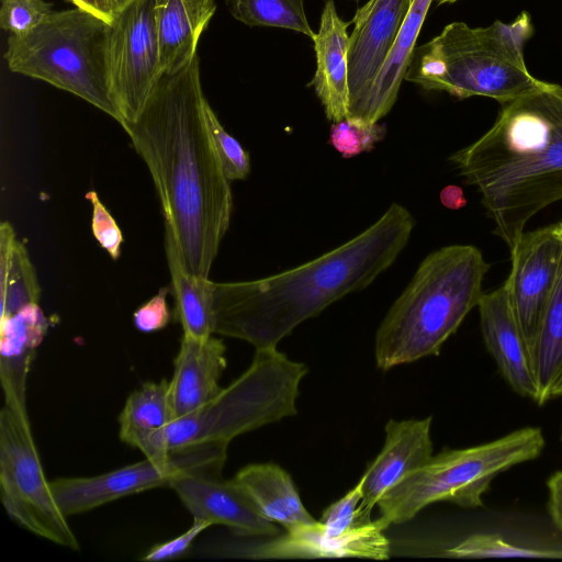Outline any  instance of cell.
<instances>
[{"label":"cell","mask_w":562,"mask_h":562,"mask_svg":"<svg viewBox=\"0 0 562 562\" xmlns=\"http://www.w3.org/2000/svg\"><path fill=\"white\" fill-rule=\"evenodd\" d=\"M225 345L212 336L198 338L183 334L169 380L173 419L188 415L213 400L222 390L226 368Z\"/></svg>","instance_id":"obj_18"},{"label":"cell","mask_w":562,"mask_h":562,"mask_svg":"<svg viewBox=\"0 0 562 562\" xmlns=\"http://www.w3.org/2000/svg\"><path fill=\"white\" fill-rule=\"evenodd\" d=\"M228 445H199L173 450L166 459L145 460L93 476L59 477L50 482L55 498L68 517L119 498L169 486L173 476L192 470L221 471Z\"/></svg>","instance_id":"obj_10"},{"label":"cell","mask_w":562,"mask_h":562,"mask_svg":"<svg viewBox=\"0 0 562 562\" xmlns=\"http://www.w3.org/2000/svg\"><path fill=\"white\" fill-rule=\"evenodd\" d=\"M415 220L392 203L359 235L322 256L258 280L215 283L210 280L213 333L277 347L302 322L371 284L406 247Z\"/></svg>","instance_id":"obj_2"},{"label":"cell","mask_w":562,"mask_h":562,"mask_svg":"<svg viewBox=\"0 0 562 562\" xmlns=\"http://www.w3.org/2000/svg\"><path fill=\"white\" fill-rule=\"evenodd\" d=\"M86 199L92 204L91 228L93 236L111 258L116 260L120 257L123 243L122 232L95 191H89Z\"/></svg>","instance_id":"obj_34"},{"label":"cell","mask_w":562,"mask_h":562,"mask_svg":"<svg viewBox=\"0 0 562 562\" xmlns=\"http://www.w3.org/2000/svg\"><path fill=\"white\" fill-rule=\"evenodd\" d=\"M41 289L24 245L10 223L0 225V296L1 316L18 313L30 304H38Z\"/></svg>","instance_id":"obj_26"},{"label":"cell","mask_w":562,"mask_h":562,"mask_svg":"<svg viewBox=\"0 0 562 562\" xmlns=\"http://www.w3.org/2000/svg\"><path fill=\"white\" fill-rule=\"evenodd\" d=\"M430 424V416L387 422L384 446L361 477L362 499L356 525L370 522L371 512L380 498L432 457Z\"/></svg>","instance_id":"obj_16"},{"label":"cell","mask_w":562,"mask_h":562,"mask_svg":"<svg viewBox=\"0 0 562 562\" xmlns=\"http://www.w3.org/2000/svg\"><path fill=\"white\" fill-rule=\"evenodd\" d=\"M76 8L83 10L92 15H95L109 24L112 22L113 16L121 4L122 0H67Z\"/></svg>","instance_id":"obj_38"},{"label":"cell","mask_w":562,"mask_h":562,"mask_svg":"<svg viewBox=\"0 0 562 562\" xmlns=\"http://www.w3.org/2000/svg\"><path fill=\"white\" fill-rule=\"evenodd\" d=\"M548 514L553 526L562 531V470L554 472L547 482Z\"/></svg>","instance_id":"obj_37"},{"label":"cell","mask_w":562,"mask_h":562,"mask_svg":"<svg viewBox=\"0 0 562 562\" xmlns=\"http://www.w3.org/2000/svg\"><path fill=\"white\" fill-rule=\"evenodd\" d=\"M229 13L248 26L280 27L313 37L303 0H226Z\"/></svg>","instance_id":"obj_29"},{"label":"cell","mask_w":562,"mask_h":562,"mask_svg":"<svg viewBox=\"0 0 562 562\" xmlns=\"http://www.w3.org/2000/svg\"><path fill=\"white\" fill-rule=\"evenodd\" d=\"M561 439H562V435H561Z\"/></svg>","instance_id":"obj_43"},{"label":"cell","mask_w":562,"mask_h":562,"mask_svg":"<svg viewBox=\"0 0 562 562\" xmlns=\"http://www.w3.org/2000/svg\"><path fill=\"white\" fill-rule=\"evenodd\" d=\"M434 0H413L395 43L370 90L346 120L378 123L393 108L405 79L416 41Z\"/></svg>","instance_id":"obj_21"},{"label":"cell","mask_w":562,"mask_h":562,"mask_svg":"<svg viewBox=\"0 0 562 562\" xmlns=\"http://www.w3.org/2000/svg\"><path fill=\"white\" fill-rule=\"evenodd\" d=\"M205 101L195 56L183 69L162 74L137 117L121 124L151 175L184 270L201 278H209L233 210Z\"/></svg>","instance_id":"obj_1"},{"label":"cell","mask_w":562,"mask_h":562,"mask_svg":"<svg viewBox=\"0 0 562 562\" xmlns=\"http://www.w3.org/2000/svg\"><path fill=\"white\" fill-rule=\"evenodd\" d=\"M212 525L202 519H193L191 527L183 533L151 547L142 561H167L184 555L192 547L198 536Z\"/></svg>","instance_id":"obj_35"},{"label":"cell","mask_w":562,"mask_h":562,"mask_svg":"<svg viewBox=\"0 0 562 562\" xmlns=\"http://www.w3.org/2000/svg\"><path fill=\"white\" fill-rule=\"evenodd\" d=\"M386 134L384 125L361 124L349 120L335 122L330 128V143L344 156L352 157L373 149Z\"/></svg>","instance_id":"obj_31"},{"label":"cell","mask_w":562,"mask_h":562,"mask_svg":"<svg viewBox=\"0 0 562 562\" xmlns=\"http://www.w3.org/2000/svg\"><path fill=\"white\" fill-rule=\"evenodd\" d=\"M168 289L159 292L134 313V324L143 333H153L166 327L170 321V312L166 301Z\"/></svg>","instance_id":"obj_36"},{"label":"cell","mask_w":562,"mask_h":562,"mask_svg":"<svg viewBox=\"0 0 562 562\" xmlns=\"http://www.w3.org/2000/svg\"><path fill=\"white\" fill-rule=\"evenodd\" d=\"M546 439L539 427H524L502 438L464 449H445L407 474L378 502L375 521L384 530L411 520L429 504L449 502L463 508L483 506L494 477L538 458Z\"/></svg>","instance_id":"obj_8"},{"label":"cell","mask_w":562,"mask_h":562,"mask_svg":"<svg viewBox=\"0 0 562 562\" xmlns=\"http://www.w3.org/2000/svg\"><path fill=\"white\" fill-rule=\"evenodd\" d=\"M502 105L493 126L449 160L510 249L533 215L562 200V87L543 81Z\"/></svg>","instance_id":"obj_3"},{"label":"cell","mask_w":562,"mask_h":562,"mask_svg":"<svg viewBox=\"0 0 562 562\" xmlns=\"http://www.w3.org/2000/svg\"><path fill=\"white\" fill-rule=\"evenodd\" d=\"M169 487L193 519L226 526L239 537L273 538L279 533L245 490L234 479L224 480L221 471H183L171 479Z\"/></svg>","instance_id":"obj_14"},{"label":"cell","mask_w":562,"mask_h":562,"mask_svg":"<svg viewBox=\"0 0 562 562\" xmlns=\"http://www.w3.org/2000/svg\"><path fill=\"white\" fill-rule=\"evenodd\" d=\"M204 113L225 177L228 181L245 179L250 171L248 153L225 131L207 101L204 103Z\"/></svg>","instance_id":"obj_30"},{"label":"cell","mask_w":562,"mask_h":562,"mask_svg":"<svg viewBox=\"0 0 562 562\" xmlns=\"http://www.w3.org/2000/svg\"><path fill=\"white\" fill-rule=\"evenodd\" d=\"M412 2L368 0L356 11L348 46V115L361 102L381 71Z\"/></svg>","instance_id":"obj_15"},{"label":"cell","mask_w":562,"mask_h":562,"mask_svg":"<svg viewBox=\"0 0 562 562\" xmlns=\"http://www.w3.org/2000/svg\"><path fill=\"white\" fill-rule=\"evenodd\" d=\"M166 255L176 299V316L183 334L206 338L213 333L210 279L189 274L179 258L175 238L165 228Z\"/></svg>","instance_id":"obj_25"},{"label":"cell","mask_w":562,"mask_h":562,"mask_svg":"<svg viewBox=\"0 0 562 562\" xmlns=\"http://www.w3.org/2000/svg\"><path fill=\"white\" fill-rule=\"evenodd\" d=\"M45 0H1L0 26L21 36L40 25L52 12Z\"/></svg>","instance_id":"obj_32"},{"label":"cell","mask_w":562,"mask_h":562,"mask_svg":"<svg viewBox=\"0 0 562 562\" xmlns=\"http://www.w3.org/2000/svg\"><path fill=\"white\" fill-rule=\"evenodd\" d=\"M215 553L243 559L289 558H368L385 560L390 542L375 520L355 525L346 533L333 537L324 531L321 521L306 525L263 542H236L218 546Z\"/></svg>","instance_id":"obj_13"},{"label":"cell","mask_w":562,"mask_h":562,"mask_svg":"<svg viewBox=\"0 0 562 562\" xmlns=\"http://www.w3.org/2000/svg\"><path fill=\"white\" fill-rule=\"evenodd\" d=\"M347 29L348 23L338 15L334 0H326L318 31L311 38L316 55V71L311 86L333 123L346 120L349 111Z\"/></svg>","instance_id":"obj_19"},{"label":"cell","mask_w":562,"mask_h":562,"mask_svg":"<svg viewBox=\"0 0 562 562\" xmlns=\"http://www.w3.org/2000/svg\"><path fill=\"white\" fill-rule=\"evenodd\" d=\"M440 202L450 210H459L465 206L467 200L463 191L458 186H447L440 192Z\"/></svg>","instance_id":"obj_39"},{"label":"cell","mask_w":562,"mask_h":562,"mask_svg":"<svg viewBox=\"0 0 562 562\" xmlns=\"http://www.w3.org/2000/svg\"><path fill=\"white\" fill-rule=\"evenodd\" d=\"M509 251L512 269L505 283L533 358L544 311L562 262V220L524 232Z\"/></svg>","instance_id":"obj_12"},{"label":"cell","mask_w":562,"mask_h":562,"mask_svg":"<svg viewBox=\"0 0 562 562\" xmlns=\"http://www.w3.org/2000/svg\"><path fill=\"white\" fill-rule=\"evenodd\" d=\"M110 30L78 8L53 11L29 33L10 35L4 58L11 71L68 91L121 124L110 81Z\"/></svg>","instance_id":"obj_7"},{"label":"cell","mask_w":562,"mask_h":562,"mask_svg":"<svg viewBox=\"0 0 562 562\" xmlns=\"http://www.w3.org/2000/svg\"><path fill=\"white\" fill-rule=\"evenodd\" d=\"M216 10L215 0H155L162 74L187 67Z\"/></svg>","instance_id":"obj_22"},{"label":"cell","mask_w":562,"mask_h":562,"mask_svg":"<svg viewBox=\"0 0 562 562\" xmlns=\"http://www.w3.org/2000/svg\"><path fill=\"white\" fill-rule=\"evenodd\" d=\"M47 328L48 319L38 304H30L0 318V381L4 405L26 419L29 370Z\"/></svg>","instance_id":"obj_20"},{"label":"cell","mask_w":562,"mask_h":562,"mask_svg":"<svg viewBox=\"0 0 562 562\" xmlns=\"http://www.w3.org/2000/svg\"><path fill=\"white\" fill-rule=\"evenodd\" d=\"M531 34L527 12L510 23L495 21L486 27L452 22L415 47L405 80L458 99L480 95L502 104L513 101L543 83L528 71L524 58Z\"/></svg>","instance_id":"obj_5"},{"label":"cell","mask_w":562,"mask_h":562,"mask_svg":"<svg viewBox=\"0 0 562 562\" xmlns=\"http://www.w3.org/2000/svg\"><path fill=\"white\" fill-rule=\"evenodd\" d=\"M488 268L472 245L445 246L423 259L376 330L378 368L389 370L439 355L443 342L477 306Z\"/></svg>","instance_id":"obj_4"},{"label":"cell","mask_w":562,"mask_h":562,"mask_svg":"<svg viewBox=\"0 0 562 562\" xmlns=\"http://www.w3.org/2000/svg\"><path fill=\"white\" fill-rule=\"evenodd\" d=\"M304 363L290 360L277 347L256 349L249 368L199 409L173 419L140 448L160 460L170 452L199 445H228L232 439L296 414Z\"/></svg>","instance_id":"obj_6"},{"label":"cell","mask_w":562,"mask_h":562,"mask_svg":"<svg viewBox=\"0 0 562 562\" xmlns=\"http://www.w3.org/2000/svg\"><path fill=\"white\" fill-rule=\"evenodd\" d=\"M535 370L539 387V405L551 400V391L562 375V262L547 304L535 353Z\"/></svg>","instance_id":"obj_28"},{"label":"cell","mask_w":562,"mask_h":562,"mask_svg":"<svg viewBox=\"0 0 562 562\" xmlns=\"http://www.w3.org/2000/svg\"><path fill=\"white\" fill-rule=\"evenodd\" d=\"M173 420L169 400V381L146 382L132 392L119 416L120 439L140 449L155 432Z\"/></svg>","instance_id":"obj_27"},{"label":"cell","mask_w":562,"mask_h":562,"mask_svg":"<svg viewBox=\"0 0 562 562\" xmlns=\"http://www.w3.org/2000/svg\"><path fill=\"white\" fill-rule=\"evenodd\" d=\"M554 397H562V375L554 384L552 391H551V398Z\"/></svg>","instance_id":"obj_40"},{"label":"cell","mask_w":562,"mask_h":562,"mask_svg":"<svg viewBox=\"0 0 562 562\" xmlns=\"http://www.w3.org/2000/svg\"><path fill=\"white\" fill-rule=\"evenodd\" d=\"M110 25V81L122 124L137 117L162 75L155 0H122Z\"/></svg>","instance_id":"obj_11"},{"label":"cell","mask_w":562,"mask_h":562,"mask_svg":"<svg viewBox=\"0 0 562 562\" xmlns=\"http://www.w3.org/2000/svg\"><path fill=\"white\" fill-rule=\"evenodd\" d=\"M351 1H359V0H351Z\"/></svg>","instance_id":"obj_42"},{"label":"cell","mask_w":562,"mask_h":562,"mask_svg":"<svg viewBox=\"0 0 562 562\" xmlns=\"http://www.w3.org/2000/svg\"><path fill=\"white\" fill-rule=\"evenodd\" d=\"M361 499L362 480L324 510L319 520L324 531L329 536L338 537L353 528L358 515V504Z\"/></svg>","instance_id":"obj_33"},{"label":"cell","mask_w":562,"mask_h":562,"mask_svg":"<svg viewBox=\"0 0 562 562\" xmlns=\"http://www.w3.org/2000/svg\"><path fill=\"white\" fill-rule=\"evenodd\" d=\"M477 307L483 339L503 378L517 394L538 403L533 358L514 314L506 283L483 293Z\"/></svg>","instance_id":"obj_17"},{"label":"cell","mask_w":562,"mask_h":562,"mask_svg":"<svg viewBox=\"0 0 562 562\" xmlns=\"http://www.w3.org/2000/svg\"><path fill=\"white\" fill-rule=\"evenodd\" d=\"M448 558H544L562 559L561 537H540L513 531L474 532L446 547Z\"/></svg>","instance_id":"obj_24"},{"label":"cell","mask_w":562,"mask_h":562,"mask_svg":"<svg viewBox=\"0 0 562 562\" xmlns=\"http://www.w3.org/2000/svg\"><path fill=\"white\" fill-rule=\"evenodd\" d=\"M234 480L268 520L280 524L286 531L317 521L304 507L289 473L279 465L249 464Z\"/></svg>","instance_id":"obj_23"},{"label":"cell","mask_w":562,"mask_h":562,"mask_svg":"<svg viewBox=\"0 0 562 562\" xmlns=\"http://www.w3.org/2000/svg\"><path fill=\"white\" fill-rule=\"evenodd\" d=\"M0 495L19 526L53 543L79 550V542L47 481L30 419L7 405L0 412Z\"/></svg>","instance_id":"obj_9"},{"label":"cell","mask_w":562,"mask_h":562,"mask_svg":"<svg viewBox=\"0 0 562 562\" xmlns=\"http://www.w3.org/2000/svg\"><path fill=\"white\" fill-rule=\"evenodd\" d=\"M437 4L453 3L458 0H435Z\"/></svg>","instance_id":"obj_41"}]
</instances>
